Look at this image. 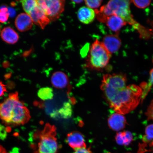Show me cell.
<instances>
[{"label": "cell", "mask_w": 153, "mask_h": 153, "mask_svg": "<svg viewBox=\"0 0 153 153\" xmlns=\"http://www.w3.org/2000/svg\"><path fill=\"white\" fill-rule=\"evenodd\" d=\"M127 78L122 73L103 76L101 89L110 108L117 113L128 114L142 100V88L135 85H127Z\"/></svg>", "instance_id": "1"}, {"label": "cell", "mask_w": 153, "mask_h": 153, "mask_svg": "<svg viewBox=\"0 0 153 153\" xmlns=\"http://www.w3.org/2000/svg\"><path fill=\"white\" fill-rule=\"evenodd\" d=\"M131 2L129 1H110L106 4L102 6L99 10H95L96 16L99 22L105 23L108 17L112 15H117L127 24L133 26L143 37H150L148 34L149 32L134 19L130 7Z\"/></svg>", "instance_id": "2"}, {"label": "cell", "mask_w": 153, "mask_h": 153, "mask_svg": "<svg viewBox=\"0 0 153 153\" xmlns=\"http://www.w3.org/2000/svg\"><path fill=\"white\" fill-rule=\"evenodd\" d=\"M0 118L6 125L13 126L24 125L29 120V111L19 100L18 93L10 94L0 103Z\"/></svg>", "instance_id": "3"}, {"label": "cell", "mask_w": 153, "mask_h": 153, "mask_svg": "<svg viewBox=\"0 0 153 153\" xmlns=\"http://www.w3.org/2000/svg\"><path fill=\"white\" fill-rule=\"evenodd\" d=\"M56 128L47 123L41 131L36 133L34 137L38 139L37 151L36 153H57L59 146Z\"/></svg>", "instance_id": "4"}, {"label": "cell", "mask_w": 153, "mask_h": 153, "mask_svg": "<svg viewBox=\"0 0 153 153\" xmlns=\"http://www.w3.org/2000/svg\"><path fill=\"white\" fill-rule=\"evenodd\" d=\"M111 54L102 42L97 39L91 47L86 66L91 69L102 70L108 65Z\"/></svg>", "instance_id": "5"}, {"label": "cell", "mask_w": 153, "mask_h": 153, "mask_svg": "<svg viewBox=\"0 0 153 153\" xmlns=\"http://www.w3.org/2000/svg\"><path fill=\"white\" fill-rule=\"evenodd\" d=\"M37 2L38 6L42 10L51 22L57 20L64 11L65 1L40 0Z\"/></svg>", "instance_id": "6"}, {"label": "cell", "mask_w": 153, "mask_h": 153, "mask_svg": "<svg viewBox=\"0 0 153 153\" xmlns=\"http://www.w3.org/2000/svg\"><path fill=\"white\" fill-rule=\"evenodd\" d=\"M66 140L68 145L74 150L87 148L83 136L79 132L74 131L68 134Z\"/></svg>", "instance_id": "7"}, {"label": "cell", "mask_w": 153, "mask_h": 153, "mask_svg": "<svg viewBox=\"0 0 153 153\" xmlns=\"http://www.w3.org/2000/svg\"><path fill=\"white\" fill-rule=\"evenodd\" d=\"M28 15L33 22L42 29L45 28L51 22L45 13L38 5Z\"/></svg>", "instance_id": "8"}, {"label": "cell", "mask_w": 153, "mask_h": 153, "mask_svg": "<svg viewBox=\"0 0 153 153\" xmlns=\"http://www.w3.org/2000/svg\"><path fill=\"white\" fill-rule=\"evenodd\" d=\"M102 43L111 54L119 50L121 45V40L118 34L105 36L103 38Z\"/></svg>", "instance_id": "9"}, {"label": "cell", "mask_w": 153, "mask_h": 153, "mask_svg": "<svg viewBox=\"0 0 153 153\" xmlns=\"http://www.w3.org/2000/svg\"><path fill=\"white\" fill-rule=\"evenodd\" d=\"M15 24L19 31L25 32L32 28L33 22L29 15L23 13L17 16L15 19Z\"/></svg>", "instance_id": "10"}, {"label": "cell", "mask_w": 153, "mask_h": 153, "mask_svg": "<svg viewBox=\"0 0 153 153\" xmlns=\"http://www.w3.org/2000/svg\"><path fill=\"white\" fill-rule=\"evenodd\" d=\"M109 127L114 131H120L125 128L127 122L123 114L115 113L113 114L108 120Z\"/></svg>", "instance_id": "11"}, {"label": "cell", "mask_w": 153, "mask_h": 153, "mask_svg": "<svg viewBox=\"0 0 153 153\" xmlns=\"http://www.w3.org/2000/svg\"><path fill=\"white\" fill-rule=\"evenodd\" d=\"M51 84L56 88H64L69 85L68 76L62 71H58L53 73L51 76Z\"/></svg>", "instance_id": "12"}, {"label": "cell", "mask_w": 153, "mask_h": 153, "mask_svg": "<svg viewBox=\"0 0 153 153\" xmlns=\"http://www.w3.org/2000/svg\"><path fill=\"white\" fill-rule=\"evenodd\" d=\"M105 23L111 31L116 33H118L122 28L127 24L123 19L116 15L108 17Z\"/></svg>", "instance_id": "13"}, {"label": "cell", "mask_w": 153, "mask_h": 153, "mask_svg": "<svg viewBox=\"0 0 153 153\" xmlns=\"http://www.w3.org/2000/svg\"><path fill=\"white\" fill-rule=\"evenodd\" d=\"M95 16V11L88 7H82L78 11V18L80 22L84 24L91 23L94 20Z\"/></svg>", "instance_id": "14"}, {"label": "cell", "mask_w": 153, "mask_h": 153, "mask_svg": "<svg viewBox=\"0 0 153 153\" xmlns=\"http://www.w3.org/2000/svg\"><path fill=\"white\" fill-rule=\"evenodd\" d=\"M1 36L2 39L5 42L9 44H14L18 42L19 36L18 33L10 27H7L1 30Z\"/></svg>", "instance_id": "15"}, {"label": "cell", "mask_w": 153, "mask_h": 153, "mask_svg": "<svg viewBox=\"0 0 153 153\" xmlns=\"http://www.w3.org/2000/svg\"><path fill=\"white\" fill-rule=\"evenodd\" d=\"M115 139L118 145L127 146L133 141V136L128 131L120 132L117 134Z\"/></svg>", "instance_id": "16"}, {"label": "cell", "mask_w": 153, "mask_h": 153, "mask_svg": "<svg viewBox=\"0 0 153 153\" xmlns=\"http://www.w3.org/2000/svg\"><path fill=\"white\" fill-rule=\"evenodd\" d=\"M37 95L38 97L42 100H51L53 97V90L48 87L41 88L38 91Z\"/></svg>", "instance_id": "17"}, {"label": "cell", "mask_w": 153, "mask_h": 153, "mask_svg": "<svg viewBox=\"0 0 153 153\" xmlns=\"http://www.w3.org/2000/svg\"><path fill=\"white\" fill-rule=\"evenodd\" d=\"M61 117L68 118L71 116L72 109L71 104L69 102L65 103L62 106L58 111V113Z\"/></svg>", "instance_id": "18"}, {"label": "cell", "mask_w": 153, "mask_h": 153, "mask_svg": "<svg viewBox=\"0 0 153 153\" xmlns=\"http://www.w3.org/2000/svg\"><path fill=\"white\" fill-rule=\"evenodd\" d=\"M21 2L24 10L28 15L38 6L37 1L35 0H25L21 1Z\"/></svg>", "instance_id": "19"}, {"label": "cell", "mask_w": 153, "mask_h": 153, "mask_svg": "<svg viewBox=\"0 0 153 153\" xmlns=\"http://www.w3.org/2000/svg\"><path fill=\"white\" fill-rule=\"evenodd\" d=\"M153 139V124L147 126L145 129V135L143 137V141L145 143L150 142Z\"/></svg>", "instance_id": "20"}, {"label": "cell", "mask_w": 153, "mask_h": 153, "mask_svg": "<svg viewBox=\"0 0 153 153\" xmlns=\"http://www.w3.org/2000/svg\"><path fill=\"white\" fill-rule=\"evenodd\" d=\"M9 17L8 9L6 7H2L0 9V22L4 23L7 22Z\"/></svg>", "instance_id": "21"}, {"label": "cell", "mask_w": 153, "mask_h": 153, "mask_svg": "<svg viewBox=\"0 0 153 153\" xmlns=\"http://www.w3.org/2000/svg\"><path fill=\"white\" fill-rule=\"evenodd\" d=\"M151 1H132V2L136 6L140 9H144L150 5Z\"/></svg>", "instance_id": "22"}, {"label": "cell", "mask_w": 153, "mask_h": 153, "mask_svg": "<svg viewBox=\"0 0 153 153\" xmlns=\"http://www.w3.org/2000/svg\"><path fill=\"white\" fill-rule=\"evenodd\" d=\"M85 3L88 7L91 9H96L100 6L102 1H85Z\"/></svg>", "instance_id": "23"}, {"label": "cell", "mask_w": 153, "mask_h": 153, "mask_svg": "<svg viewBox=\"0 0 153 153\" xmlns=\"http://www.w3.org/2000/svg\"><path fill=\"white\" fill-rule=\"evenodd\" d=\"M145 114L148 120H152L153 121V100L151 102Z\"/></svg>", "instance_id": "24"}, {"label": "cell", "mask_w": 153, "mask_h": 153, "mask_svg": "<svg viewBox=\"0 0 153 153\" xmlns=\"http://www.w3.org/2000/svg\"><path fill=\"white\" fill-rule=\"evenodd\" d=\"M7 131L6 128L0 124V139L4 140L6 138Z\"/></svg>", "instance_id": "25"}, {"label": "cell", "mask_w": 153, "mask_h": 153, "mask_svg": "<svg viewBox=\"0 0 153 153\" xmlns=\"http://www.w3.org/2000/svg\"><path fill=\"white\" fill-rule=\"evenodd\" d=\"M150 79L148 84L146 83V88L148 91L150 90L151 86L153 85V68L150 71Z\"/></svg>", "instance_id": "26"}, {"label": "cell", "mask_w": 153, "mask_h": 153, "mask_svg": "<svg viewBox=\"0 0 153 153\" xmlns=\"http://www.w3.org/2000/svg\"><path fill=\"white\" fill-rule=\"evenodd\" d=\"M7 91L6 85L2 82L0 81V97H2Z\"/></svg>", "instance_id": "27"}, {"label": "cell", "mask_w": 153, "mask_h": 153, "mask_svg": "<svg viewBox=\"0 0 153 153\" xmlns=\"http://www.w3.org/2000/svg\"><path fill=\"white\" fill-rule=\"evenodd\" d=\"M73 153H92L90 149L84 148L75 150Z\"/></svg>", "instance_id": "28"}, {"label": "cell", "mask_w": 153, "mask_h": 153, "mask_svg": "<svg viewBox=\"0 0 153 153\" xmlns=\"http://www.w3.org/2000/svg\"><path fill=\"white\" fill-rule=\"evenodd\" d=\"M8 11L9 16H14L15 14V11L12 8H10L8 9Z\"/></svg>", "instance_id": "29"}, {"label": "cell", "mask_w": 153, "mask_h": 153, "mask_svg": "<svg viewBox=\"0 0 153 153\" xmlns=\"http://www.w3.org/2000/svg\"><path fill=\"white\" fill-rule=\"evenodd\" d=\"M84 1H72L73 3H74L75 4H80L82 2H83Z\"/></svg>", "instance_id": "30"}, {"label": "cell", "mask_w": 153, "mask_h": 153, "mask_svg": "<svg viewBox=\"0 0 153 153\" xmlns=\"http://www.w3.org/2000/svg\"><path fill=\"white\" fill-rule=\"evenodd\" d=\"M1 25L0 24V34H1Z\"/></svg>", "instance_id": "31"}, {"label": "cell", "mask_w": 153, "mask_h": 153, "mask_svg": "<svg viewBox=\"0 0 153 153\" xmlns=\"http://www.w3.org/2000/svg\"><path fill=\"white\" fill-rule=\"evenodd\" d=\"M151 146H153V141L152 142V143H151Z\"/></svg>", "instance_id": "32"}]
</instances>
